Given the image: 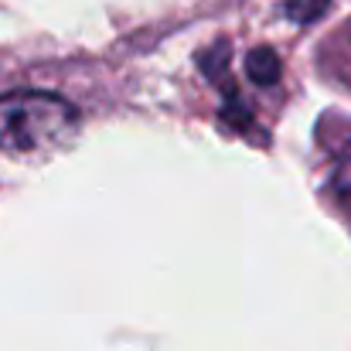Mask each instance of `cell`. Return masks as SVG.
<instances>
[{"instance_id": "277c9868", "label": "cell", "mask_w": 351, "mask_h": 351, "mask_svg": "<svg viewBox=\"0 0 351 351\" xmlns=\"http://www.w3.org/2000/svg\"><path fill=\"white\" fill-rule=\"evenodd\" d=\"M324 7H328V0H293V3H287V10L293 14V21H314V17H321L324 14Z\"/></svg>"}, {"instance_id": "6da1fadb", "label": "cell", "mask_w": 351, "mask_h": 351, "mask_svg": "<svg viewBox=\"0 0 351 351\" xmlns=\"http://www.w3.org/2000/svg\"><path fill=\"white\" fill-rule=\"evenodd\" d=\"M79 110L41 89H21L0 96V150L7 154H48L72 140Z\"/></svg>"}, {"instance_id": "3957f363", "label": "cell", "mask_w": 351, "mask_h": 351, "mask_svg": "<svg viewBox=\"0 0 351 351\" xmlns=\"http://www.w3.org/2000/svg\"><path fill=\"white\" fill-rule=\"evenodd\" d=\"M331 191L348 208L351 215V130L345 133V147L335 150V171H331Z\"/></svg>"}, {"instance_id": "7a4b0ae2", "label": "cell", "mask_w": 351, "mask_h": 351, "mask_svg": "<svg viewBox=\"0 0 351 351\" xmlns=\"http://www.w3.org/2000/svg\"><path fill=\"white\" fill-rule=\"evenodd\" d=\"M242 69H245V79L259 89H276L283 79V58L273 48H252L245 55Z\"/></svg>"}]
</instances>
